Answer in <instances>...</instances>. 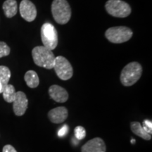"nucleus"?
<instances>
[{
    "label": "nucleus",
    "instance_id": "4468645a",
    "mask_svg": "<svg viewBox=\"0 0 152 152\" xmlns=\"http://www.w3.org/2000/svg\"><path fill=\"white\" fill-rule=\"evenodd\" d=\"M24 80L26 84L30 88H35L39 84V79L38 75L35 71H28L26 73Z\"/></svg>",
    "mask_w": 152,
    "mask_h": 152
},
{
    "label": "nucleus",
    "instance_id": "5701e85b",
    "mask_svg": "<svg viewBox=\"0 0 152 152\" xmlns=\"http://www.w3.org/2000/svg\"><path fill=\"white\" fill-rule=\"evenodd\" d=\"M3 90H4V86L2 85V84L0 83V94H1V93H2Z\"/></svg>",
    "mask_w": 152,
    "mask_h": 152
},
{
    "label": "nucleus",
    "instance_id": "423d86ee",
    "mask_svg": "<svg viewBox=\"0 0 152 152\" xmlns=\"http://www.w3.org/2000/svg\"><path fill=\"white\" fill-rule=\"evenodd\" d=\"M108 14L117 18H125L131 14V7L122 0H109L105 4Z\"/></svg>",
    "mask_w": 152,
    "mask_h": 152
},
{
    "label": "nucleus",
    "instance_id": "6ab92c4d",
    "mask_svg": "<svg viewBox=\"0 0 152 152\" xmlns=\"http://www.w3.org/2000/svg\"><path fill=\"white\" fill-rule=\"evenodd\" d=\"M10 52V47L7 45V43L4 42H0V58L8 56Z\"/></svg>",
    "mask_w": 152,
    "mask_h": 152
},
{
    "label": "nucleus",
    "instance_id": "2eb2a0df",
    "mask_svg": "<svg viewBox=\"0 0 152 152\" xmlns=\"http://www.w3.org/2000/svg\"><path fill=\"white\" fill-rule=\"evenodd\" d=\"M130 128L132 132L145 140H150L151 139V134H148L144 130L141 124L139 122H132L130 123Z\"/></svg>",
    "mask_w": 152,
    "mask_h": 152
},
{
    "label": "nucleus",
    "instance_id": "4be33fe9",
    "mask_svg": "<svg viewBox=\"0 0 152 152\" xmlns=\"http://www.w3.org/2000/svg\"><path fill=\"white\" fill-rule=\"evenodd\" d=\"M2 152H17V151L13 146L10 145V144H7L4 147Z\"/></svg>",
    "mask_w": 152,
    "mask_h": 152
},
{
    "label": "nucleus",
    "instance_id": "1a4fd4ad",
    "mask_svg": "<svg viewBox=\"0 0 152 152\" xmlns=\"http://www.w3.org/2000/svg\"><path fill=\"white\" fill-rule=\"evenodd\" d=\"M28 100L26 94L21 91L17 92L13 102V110L15 115L17 116H21L24 115L28 109Z\"/></svg>",
    "mask_w": 152,
    "mask_h": 152
},
{
    "label": "nucleus",
    "instance_id": "f257e3e1",
    "mask_svg": "<svg viewBox=\"0 0 152 152\" xmlns=\"http://www.w3.org/2000/svg\"><path fill=\"white\" fill-rule=\"evenodd\" d=\"M142 74V67L138 62H130L126 65L121 71V83L125 87L132 86L137 82L141 77Z\"/></svg>",
    "mask_w": 152,
    "mask_h": 152
},
{
    "label": "nucleus",
    "instance_id": "dca6fc26",
    "mask_svg": "<svg viewBox=\"0 0 152 152\" xmlns=\"http://www.w3.org/2000/svg\"><path fill=\"white\" fill-rule=\"evenodd\" d=\"M16 93V92L15 90L14 87L12 85H7L4 87L2 92L4 99L8 103H12L15 99Z\"/></svg>",
    "mask_w": 152,
    "mask_h": 152
},
{
    "label": "nucleus",
    "instance_id": "412c9836",
    "mask_svg": "<svg viewBox=\"0 0 152 152\" xmlns=\"http://www.w3.org/2000/svg\"><path fill=\"white\" fill-rule=\"evenodd\" d=\"M68 127L66 125H64V126H63L62 128L60 129V130L58 131V136L63 137V136L66 135V133L68 132Z\"/></svg>",
    "mask_w": 152,
    "mask_h": 152
},
{
    "label": "nucleus",
    "instance_id": "6e6552de",
    "mask_svg": "<svg viewBox=\"0 0 152 152\" xmlns=\"http://www.w3.org/2000/svg\"><path fill=\"white\" fill-rule=\"evenodd\" d=\"M20 16L28 22H32L37 16V9L34 4L30 0H23L19 7Z\"/></svg>",
    "mask_w": 152,
    "mask_h": 152
},
{
    "label": "nucleus",
    "instance_id": "f03ea898",
    "mask_svg": "<svg viewBox=\"0 0 152 152\" xmlns=\"http://www.w3.org/2000/svg\"><path fill=\"white\" fill-rule=\"evenodd\" d=\"M32 56L36 65L46 68L52 69L54 68L55 56L52 51L44 46H37L32 51Z\"/></svg>",
    "mask_w": 152,
    "mask_h": 152
},
{
    "label": "nucleus",
    "instance_id": "a211bd4d",
    "mask_svg": "<svg viewBox=\"0 0 152 152\" xmlns=\"http://www.w3.org/2000/svg\"><path fill=\"white\" fill-rule=\"evenodd\" d=\"M75 137L78 140H83L86 137V130L83 126H77L74 130Z\"/></svg>",
    "mask_w": 152,
    "mask_h": 152
},
{
    "label": "nucleus",
    "instance_id": "aec40b11",
    "mask_svg": "<svg viewBox=\"0 0 152 152\" xmlns=\"http://www.w3.org/2000/svg\"><path fill=\"white\" fill-rule=\"evenodd\" d=\"M143 128L144 130L148 134H152V123L151 121L149 120H144L143 122Z\"/></svg>",
    "mask_w": 152,
    "mask_h": 152
},
{
    "label": "nucleus",
    "instance_id": "7ed1b4c3",
    "mask_svg": "<svg viewBox=\"0 0 152 152\" xmlns=\"http://www.w3.org/2000/svg\"><path fill=\"white\" fill-rule=\"evenodd\" d=\"M52 13L54 20L58 24L67 23L71 17V9L67 0H54Z\"/></svg>",
    "mask_w": 152,
    "mask_h": 152
},
{
    "label": "nucleus",
    "instance_id": "b1692460",
    "mask_svg": "<svg viewBox=\"0 0 152 152\" xmlns=\"http://www.w3.org/2000/svg\"><path fill=\"white\" fill-rule=\"evenodd\" d=\"M131 143H132V144L135 143V140H134V139H133V140H131Z\"/></svg>",
    "mask_w": 152,
    "mask_h": 152
},
{
    "label": "nucleus",
    "instance_id": "20e7f679",
    "mask_svg": "<svg viewBox=\"0 0 152 152\" xmlns=\"http://www.w3.org/2000/svg\"><path fill=\"white\" fill-rule=\"evenodd\" d=\"M132 35V30L125 26L110 28L105 33V36L108 40L115 44L123 43L130 40Z\"/></svg>",
    "mask_w": 152,
    "mask_h": 152
},
{
    "label": "nucleus",
    "instance_id": "ddd939ff",
    "mask_svg": "<svg viewBox=\"0 0 152 152\" xmlns=\"http://www.w3.org/2000/svg\"><path fill=\"white\" fill-rule=\"evenodd\" d=\"M2 8L5 16L7 18H12L17 14L18 4L16 0H6L3 4Z\"/></svg>",
    "mask_w": 152,
    "mask_h": 152
},
{
    "label": "nucleus",
    "instance_id": "9d476101",
    "mask_svg": "<svg viewBox=\"0 0 152 152\" xmlns=\"http://www.w3.org/2000/svg\"><path fill=\"white\" fill-rule=\"evenodd\" d=\"M106 147L102 138L96 137L89 140L82 147L81 152H106Z\"/></svg>",
    "mask_w": 152,
    "mask_h": 152
},
{
    "label": "nucleus",
    "instance_id": "9b49d317",
    "mask_svg": "<svg viewBox=\"0 0 152 152\" xmlns=\"http://www.w3.org/2000/svg\"><path fill=\"white\" fill-rule=\"evenodd\" d=\"M68 116V111L65 106H58L48 112V118L53 123H61Z\"/></svg>",
    "mask_w": 152,
    "mask_h": 152
},
{
    "label": "nucleus",
    "instance_id": "39448f33",
    "mask_svg": "<svg viewBox=\"0 0 152 152\" xmlns=\"http://www.w3.org/2000/svg\"><path fill=\"white\" fill-rule=\"evenodd\" d=\"M41 38L43 46L54 50L58 45V33L52 24L45 23L41 28Z\"/></svg>",
    "mask_w": 152,
    "mask_h": 152
},
{
    "label": "nucleus",
    "instance_id": "f8f14e48",
    "mask_svg": "<svg viewBox=\"0 0 152 152\" xmlns=\"http://www.w3.org/2000/svg\"><path fill=\"white\" fill-rule=\"evenodd\" d=\"M49 94L52 99L59 103H64L68 99V92L59 85H52L49 89Z\"/></svg>",
    "mask_w": 152,
    "mask_h": 152
},
{
    "label": "nucleus",
    "instance_id": "0eeeda50",
    "mask_svg": "<svg viewBox=\"0 0 152 152\" xmlns=\"http://www.w3.org/2000/svg\"><path fill=\"white\" fill-rule=\"evenodd\" d=\"M58 78L62 80H68L73 77V69L71 63L67 58L62 56L55 58L54 68Z\"/></svg>",
    "mask_w": 152,
    "mask_h": 152
},
{
    "label": "nucleus",
    "instance_id": "f3484780",
    "mask_svg": "<svg viewBox=\"0 0 152 152\" xmlns=\"http://www.w3.org/2000/svg\"><path fill=\"white\" fill-rule=\"evenodd\" d=\"M11 77V71L7 66H0V83L4 87L8 85L9 80Z\"/></svg>",
    "mask_w": 152,
    "mask_h": 152
}]
</instances>
